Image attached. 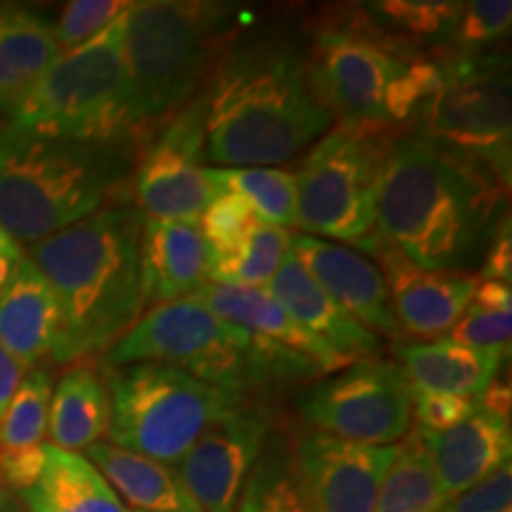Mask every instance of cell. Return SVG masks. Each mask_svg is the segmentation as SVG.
Wrapping results in <instances>:
<instances>
[{"label":"cell","instance_id":"cell-39","mask_svg":"<svg viewBox=\"0 0 512 512\" xmlns=\"http://www.w3.org/2000/svg\"><path fill=\"white\" fill-rule=\"evenodd\" d=\"M482 278L501 280L505 285L512 283V233L508 214L501 216L486 242L482 254Z\"/></svg>","mask_w":512,"mask_h":512},{"label":"cell","instance_id":"cell-4","mask_svg":"<svg viewBox=\"0 0 512 512\" xmlns=\"http://www.w3.org/2000/svg\"><path fill=\"white\" fill-rule=\"evenodd\" d=\"M157 363L223 392L264 401L280 389L325 377L316 361L216 316L200 299L147 309L102 356V366Z\"/></svg>","mask_w":512,"mask_h":512},{"label":"cell","instance_id":"cell-32","mask_svg":"<svg viewBox=\"0 0 512 512\" xmlns=\"http://www.w3.org/2000/svg\"><path fill=\"white\" fill-rule=\"evenodd\" d=\"M50 396L53 375L41 368L27 370L0 415V453H27L46 446Z\"/></svg>","mask_w":512,"mask_h":512},{"label":"cell","instance_id":"cell-6","mask_svg":"<svg viewBox=\"0 0 512 512\" xmlns=\"http://www.w3.org/2000/svg\"><path fill=\"white\" fill-rule=\"evenodd\" d=\"M240 8L216 0H138L124 15V67L143 150L195 100L240 34Z\"/></svg>","mask_w":512,"mask_h":512},{"label":"cell","instance_id":"cell-8","mask_svg":"<svg viewBox=\"0 0 512 512\" xmlns=\"http://www.w3.org/2000/svg\"><path fill=\"white\" fill-rule=\"evenodd\" d=\"M124 15L93 41L57 57L12 110L8 126L36 136L128 145L143 152L128 102Z\"/></svg>","mask_w":512,"mask_h":512},{"label":"cell","instance_id":"cell-37","mask_svg":"<svg viewBox=\"0 0 512 512\" xmlns=\"http://www.w3.org/2000/svg\"><path fill=\"white\" fill-rule=\"evenodd\" d=\"M479 408L477 399L456 394H430L413 392V415L418 420L415 430L420 432H446L470 418Z\"/></svg>","mask_w":512,"mask_h":512},{"label":"cell","instance_id":"cell-17","mask_svg":"<svg viewBox=\"0 0 512 512\" xmlns=\"http://www.w3.org/2000/svg\"><path fill=\"white\" fill-rule=\"evenodd\" d=\"M373 256L406 337H446L475 297L479 280L472 275L422 271L384 240Z\"/></svg>","mask_w":512,"mask_h":512},{"label":"cell","instance_id":"cell-18","mask_svg":"<svg viewBox=\"0 0 512 512\" xmlns=\"http://www.w3.org/2000/svg\"><path fill=\"white\" fill-rule=\"evenodd\" d=\"M418 432L427 460L446 501L496 475L512 456L510 420L477 408L446 432Z\"/></svg>","mask_w":512,"mask_h":512},{"label":"cell","instance_id":"cell-11","mask_svg":"<svg viewBox=\"0 0 512 512\" xmlns=\"http://www.w3.org/2000/svg\"><path fill=\"white\" fill-rule=\"evenodd\" d=\"M441 81L422 105L408 136H415L451 155L484 164L510 183L512 107L510 64L501 50L460 55L432 50Z\"/></svg>","mask_w":512,"mask_h":512},{"label":"cell","instance_id":"cell-40","mask_svg":"<svg viewBox=\"0 0 512 512\" xmlns=\"http://www.w3.org/2000/svg\"><path fill=\"white\" fill-rule=\"evenodd\" d=\"M472 304L482 306V309H489V311L512 313V290H510V285L501 283V280H482V283H477Z\"/></svg>","mask_w":512,"mask_h":512},{"label":"cell","instance_id":"cell-21","mask_svg":"<svg viewBox=\"0 0 512 512\" xmlns=\"http://www.w3.org/2000/svg\"><path fill=\"white\" fill-rule=\"evenodd\" d=\"M57 302L48 280L27 254L17 261L10 283L0 292V347L27 370L53 358Z\"/></svg>","mask_w":512,"mask_h":512},{"label":"cell","instance_id":"cell-25","mask_svg":"<svg viewBox=\"0 0 512 512\" xmlns=\"http://www.w3.org/2000/svg\"><path fill=\"white\" fill-rule=\"evenodd\" d=\"M55 24L22 5H0V114L10 117L60 57Z\"/></svg>","mask_w":512,"mask_h":512},{"label":"cell","instance_id":"cell-30","mask_svg":"<svg viewBox=\"0 0 512 512\" xmlns=\"http://www.w3.org/2000/svg\"><path fill=\"white\" fill-rule=\"evenodd\" d=\"M446 503L418 432L411 430L401 439L373 512H441Z\"/></svg>","mask_w":512,"mask_h":512},{"label":"cell","instance_id":"cell-34","mask_svg":"<svg viewBox=\"0 0 512 512\" xmlns=\"http://www.w3.org/2000/svg\"><path fill=\"white\" fill-rule=\"evenodd\" d=\"M256 226H259V219L254 216V211L238 195L221 188L197 223L209 254L235 252Z\"/></svg>","mask_w":512,"mask_h":512},{"label":"cell","instance_id":"cell-41","mask_svg":"<svg viewBox=\"0 0 512 512\" xmlns=\"http://www.w3.org/2000/svg\"><path fill=\"white\" fill-rule=\"evenodd\" d=\"M24 375H27V368L19 366L15 358L0 347V415L5 413V408H8L12 394L17 392Z\"/></svg>","mask_w":512,"mask_h":512},{"label":"cell","instance_id":"cell-7","mask_svg":"<svg viewBox=\"0 0 512 512\" xmlns=\"http://www.w3.org/2000/svg\"><path fill=\"white\" fill-rule=\"evenodd\" d=\"M318 98L337 124L406 136L441 81L434 55L396 57L318 15L304 46Z\"/></svg>","mask_w":512,"mask_h":512},{"label":"cell","instance_id":"cell-20","mask_svg":"<svg viewBox=\"0 0 512 512\" xmlns=\"http://www.w3.org/2000/svg\"><path fill=\"white\" fill-rule=\"evenodd\" d=\"M266 292L278 302L290 316L309 330L311 335L323 339L330 349L349 361H363V358L380 356L382 339L363 328L356 318H351L342 306H337L325 294L309 271L297 259V254H285L283 264L271 280H268Z\"/></svg>","mask_w":512,"mask_h":512},{"label":"cell","instance_id":"cell-1","mask_svg":"<svg viewBox=\"0 0 512 512\" xmlns=\"http://www.w3.org/2000/svg\"><path fill=\"white\" fill-rule=\"evenodd\" d=\"M207 162L219 169L273 166L332 128L304 46L285 34H238L204 88Z\"/></svg>","mask_w":512,"mask_h":512},{"label":"cell","instance_id":"cell-29","mask_svg":"<svg viewBox=\"0 0 512 512\" xmlns=\"http://www.w3.org/2000/svg\"><path fill=\"white\" fill-rule=\"evenodd\" d=\"M207 174L216 188L238 195L264 226L290 230L297 226V181L294 174L273 166H247V169H216Z\"/></svg>","mask_w":512,"mask_h":512},{"label":"cell","instance_id":"cell-14","mask_svg":"<svg viewBox=\"0 0 512 512\" xmlns=\"http://www.w3.org/2000/svg\"><path fill=\"white\" fill-rule=\"evenodd\" d=\"M273 430V408L247 399L200 434L176 470L202 512L235 510L242 486Z\"/></svg>","mask_w":512,"mask_h":512},{"label":"cell","instance_id":"cell-22","mask_svg":"<svg viewBox=\"0 0 512 512\" xmlns=\"http://www.w3.org/2000/svg\"><path fill=\"white\" fill-rule=\"evenodd\" d=\"M195 299L216 313V316L230 320V323L242 325V328L256 332V335L271 339V342L287 347L297 354L313 358L325 373H339L349 368V358L339 356L335 349H330L323 339L311 335L302 325L280 306L266 287H228L207 283Z\"/></svg>","mask_w":512,"mask_h":512},{"label":"cell","instance_id":"cell-24","mask_svg":"<svg viewBox=\"0 0 512 512\" xmlns=\"http://www.w3.org/2000/svg\"><path fill=\"white\" fill-rule=\"evenodd\" d=\"M107 479L119 501L131 512H202L185 489L176 465L98 441L83 453Z\"/></svg>","mask_w":512,"mask_h":512},{"label":"cell","instance_id":"cell-10","mask_svg":"<svg viewBox=\"0 0 512 512\" xmlns=\"http://www.w3.org/2000/svg\"><path fill=\"white\" fill-rule=\"evenodd\" d=\"M102 373L112 406L110 444L166 465L181 463L211 422L247 401L157 363L102 366Z\"/></svg>","mask_w":512,"mask_h":512},{"label":"cell","instance_id":"cell-26","mask_svg":"<svg viewBox=\"0 0 512 512\" xmlns=\"http://www.w3.org/2000/svg\"><path fill=\"white\" fill-rule=\"evenodd\" d=\"M112 418L105 373L91 363H74L53 387L48 413L50 446L62 451H86L107 437Z\"/></svg>","mask_w":512,"mask_h":512},{"label":"cell","instance_id":"cell-35","mask_svg":"<svg viewBox=\"0 0 512 512\" xmlns=\"http://www.w3.org/2000/svg\"><path fill=\"white\" fill-rule=\"evenodd\" d=\"M128 0H74L64 8L60 22L55 24V38L60 53L74 50L93 41L114 19L128 10Z\"/></svg>","mask_w":512,"mask_h":512},{"label":"cell","instance_id":"cell-19","mask_svg":"<svg viewBox=\"0 0 512 512\" xmlns=\"http://www.w3.org/2000/svg\"><path fill=\"white\" fill-rule=\"evenodd\" d=\"M140 275L145 311L195 297L209 283V249L200 228L145 219Z\"/></svg>","mask_w":512,"mask_h":512},{"label":"cell","instance_id":"cell-38","mask_svg":"<svg viewBox=\"0 0 512 512\" xmlns=\"http://www.w3.org/2000/svg\"><path fill=\"white\" fill-rule=\"evenodd\" d=\"M441 512H512V467H501L496 475L451 498Z\"/></svg>","mask_w":512,"mask_h":512},{"label":"cell","instance_id":"cell-23","mask_svg":"<svg viewBox=\"0 0 512 512\" xmlns=\"http://www.w3.org/2000/svg\"><path fill=\"white\" fill-rule=\"evenodd\" d=\"M394 354L413 392L456 394L470 399H479L489 384L498 380L503 358H508L503 351L472 349L448 337L396 344Z\"/></svg>","mask_w":512,"mask_h":512},{"label":"cell","instance_id":"cell-36","mask_svg":"<svg viewBox=\"0 0 512 512\" xmlns=\"http://www.w3.org/2000/svg\"><path fill=\"white\" fill-rule=\"evenodd\" d=\"M448 339L472 349H494L508 354L512 339V313L489 311L470 302L458 323L453 325V330L448 332Z\"/></svg>","mask_w":512,"mask_h":512},{"label":"cell","instance_id":"cell-15","mask_svg":"<svg viewBox=\"0 0 512 512\" xmlns=\"http://www.w3.org/2000/svg\"><path fill=\"white\" fill-rule=\"evenodd\" d=\"M396 446H368L323 432L294 439V463L313 512H373Z\"/></svg>","mask_w":512,"mask_h":512},{"label":"cell","instance_id":"cell-13","mask_svg":"<svg viewBox=\"0 0 512 512\" xmlns=\"http://www.w3.org/2000/svg\"><path fill=\"white\" fill-rule=\"evenodd\" d=\"M207 93L159 128L128 178V200L143 219L197 226L216 188L207 174Z\"/></svg>","mask_w":512,"mask_h":512},{"label":"cell","instance_id":"cell-27","mask_svg":"<svg viewBox=\"0 0 512 512\" xmlns=\"http://www.w3.org/2000/svg\"><path fill=\"white\" fill-rule=\"evenodd\" d=\"M17 498L27 512H131L83 453L50 444L41 475Z\"/></svg>","mask_w":512,"mask_h":512},{"label":"cell","instance_id":"cell-28","mask_svg":"<svg viewBox=\"0 0 512 512\" xmlns=\"http://www.w3.org/2000/svg\"><path fill=\"white\" fill-rule=\"evenodd\" d=\"M233 512H313L294 463V437L275 427L249 472Z\"/></svg>","mask_w":512,"mask_h":512},{"label":"cell","instance_id":"cell-43","mask_svg":"<svg viewBox=\"0 0 512 512\" xmlns=\"http://www.w3.org/2000/svg\"><path fill=\"white\" fill-rule=\"evenodd\" d=\"M0 512H27L24 505L19 503V498L5 489L3 484H0Z\"/></svg>","mask_w":512,"mask_h":512},{"label":"cell","instance_id":"cell-42","mask_svg":"<svg viewBox=\"0 0 512 512\" xmlns=\"http://www.w3.org/2000/svg\"><path fill=\"white\" fill-rule=\"evenodd\" d=\"M22 256H24L22 249H17V252H3V249H0V292H3L5 285L10 283L17 261L22 259Z\"/></svg>","mask_w":512,"mask_h":512},{"label":"cell","instance_id":"cell-33","mask_svg":"<svg viewBox=\"0 0 512 512\" xmlns=\"http://www.w3.org/2000/svg\"><path fill=\"white\" fill-rule=\"evenodd\" d=\"M512 27L510 0H470L463 3L456 27L444 43V50L460 55L494 53L508 38Z\"/></svg>","mask_w":512,"mask_h":512},{"label":"cell","instance_id":"cell-2","mask_svg":"<svg viewBox=\"0 0 512 512\" xmlns=\"http://www.w3.org/2000/svg\"><path fill=\"white\" fill-rule=\"evenodd\" d=\"M508 190L484 164L406 133L382 159L377 233L422 271L458 273L484 254Z\"/></svg>","mask_w":512,"mask_h":512},{"label":"cell","instance_id":"cell-3","mask_svg":"<svg viewBox=\"0 0 512 512\" xmlns=\"http://www.w3.org/2000/svg\"><path fill=\"white\" fill-rule=\"evenodd\" d=\"M143 223L131 202L110 204L31 245L27 256L48 280L60 316L55 363L105 356L145 313Z\"/></svg>","mask_w":512,"mask_h":512},{"label":"cell","instance_id":"cell-5","mask_svg":"<svg viewBox=\"0 0 512 512\" xmlns=\"http://www.w3.org/2000/svg\"><path fill=\"white\" fill-rule=\"evenodd\" d=\"M138 157L128 145L0 128V226L17 245H36L110 204L131 202Z\"/></svg>","mask_w":512,"mask_h":512},{"label":"cell","instance_id":"cell-31","mask_svg":"<svg viewBox=\"0 0 512 512\" xmlns=\"http://www.w3.org/2000/svg\"><path fill=\"white\" fill-rule=\"evenodd\" d=\"M290 245V230L259 223L235 252L209 254V283L266 287L290 252Z\"/></svg>","mask_w":512,"mask_h":512},{"label":"cell","instance_id":"cell-9","mask_svg":"<svg viewBox=\"0 0 512 512\" xmlns=\"http://www.w3.org/2000/svg\"><path fill=\"white\" fill-rule=\"evenodd\" d=\"M399 136L368 126L337 124L306 152L297 181V226L311 238H332L373 254L382 159Z\"/></svg>","mask_w":512,"mask_h":512},{"label":"cell","instance_id":"cell-44","mask_svg":"<svg viewBox=\"0 0 512 512\" xmlns=\"http://www.w3.org/2000/svg\"><path fill=\"white\" fill-rule=\"evenodd\" d=\"M0 249H3V252H17V249H22L15 240L10 238L8 230H5L3 226H0Z\"/></svg>","mask_w":512,"mask_h":512},{"label":"cell","instance_id":"cell-16","mask_svg":"<svg viewBox=\"0 0 512 512\" xmlns=\"http://www.w3.org/2000/svg\"><path fill=\"white\" fill-rule=\"evenodd\" d=\"M292 252L332 302L363 328L396 342L406 337L396 320L384 275L366 254L304 233L292 238Z\"/></svg>","mask_w":512,"mask_h":512},{"label":"cell","instance_id":"cell-12","mask_svg":"<svg viewBox=\"0 0 512 512\" xmlns=\"http://www.w3.org/2000/svg\"><path fill=\"white\" fill-rule=\"evenodd\" d=\"M297 411L311 432L396 446L411 432L413 389L399 363L373 356L306 384Z\"/></svg>","mask_w":512,"mask_h":512}]
</instances>
